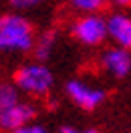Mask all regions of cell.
Listing matches in <instances>:
<instances>
[{"label":"cell","mask_w":131,"mask_h":133,"mask_svg":"<svg viewBox=\"0 0 131 133\" xmlns=\"http://www.w3.org/2000/svg\"><path fill=\"white\" fill-rule=\"evenodd\" d=\"M36 30L34 24L22 12L0 14V52L4 55H24L32 52Z\"/></svg>","instance_id":"cell-1"},{"label":"cell","mask_w":131,"mask_h":133,"mask_svg":"<svg viewBox=\"0 0 131 133\" xmlns=\"http://www.w3.org/2000/svg\"><path fill=\"white\" fill-rule=\"evenodd\" d=\"M12 83L16 85L20 95H26L30 99H47L55 89V73L47 63L28 61L14 71Z\"/></svg>","instance_id":"cell-2"},{"label":"cell","mask_w":131,"mask_h":133,"mask_svg":"<svg viewBox=\"0 0 131 133\" xmlns=\"http://www.w3.org/2000/svg\"><path fill=\"white\" fill-rule=\"evenodd\" d=\"M71 36L83 46L97 49L107 38V16L101 12H91V14H79L71 22Z\"/></svg>","instance_id":"cell-3"},{"label":"cell","mask_w":131,"mask_h":133,"mask_svg":"<svg viewBox=\"0 0 131 133\" xmlns=\"http://www.w3.org/2000/svg\"><path fill=\"white\" fill-rule=\"evenodd\" d=\"M65 93L73 105H77L79 109H85V111L97 109L99 105H103V101L107 97L101 87L87 83L85 79H71L65 85Z\"/></svg>","instance_id":"cell-4"},{"label":"cell","mask_w":131,"mask_h":133,"mask_svg":"<svg viewBox=\"0 0 131 133\" xmlns=\"http://www.w3.org/2000/svg\"><path fill=\"white\" fill-rule=\"evenodd\" d=\"M36 117H38V107L32 101L20 99L0 117V131L12 133L16 129H20V127H24V125L36 121Z\"/></svg>","instance_id":"cell-5"},{"label":"cell","mask_w":131,"mask_h":133,"mask_svg":"<svg viewBox=\"0 0 131 133\" xmlns=\"http://www.w3.org/2000/svg\"><path fill=\"white\" fill-rule=\"evenodd\" d=\"M99 65L109 77L125 79L131 73V50L111 44L107 50H103V55L99 58Z\"/></svg>","instance_id":"cell-6"},{"label":"cell","mask_w":131,"mask_h":133,"mask_svg":"<svg viewBox=\"0 0 131 133\" xmlns=\"http://www.w3.org/2000/svg\"><path fill=\"white\" fill-rule=\"evenodd\" d=\"M107 38L113 46L131 50V14L125 10H113L107 14Z\"/></svg>","instance_id":"cell-7"},{"label":"cell","mask_w":131,"mask_h":133,"mask_svg":"<svg viewBox=\"0 0 131 133\" xmlns=\"http://www.w3.org/2000/svg\"><path fill=\"white\" fill-rule=\"evenodd\" d=\"M57 42H58V34L57 30H42L41 34H36V38H34V46H32V57L34 61H41V63H47L50 57H53V52L57 49Z\"/></svg>","instance_id":"cell-8"},{"label":"cell","mask_w":131,"mask_h":133,"mask_svg":"<svg viewBox=\"0 0 131 133\" xmlns=\"http://www.w3.org/2000/svg\"><path fill=\"white\" fill-rule=\"evenodd\" d=\"M18 101H20V91L16 89V85L12 81L0 79V117Z\"/></svg>","instance_id":"cell-9"},{"label":"cell","mask_w":131,"mask_h":133,"mask_svg":"<svg viewBox=\"0 0 131 133\" xmlns=\"http://www.w3.org/2000/svg\"><path fill=\"white\" fill-rule=\"evenodd\" d=\"M71 2V6H73L79 14H91V12H101V10L105 8L107 0H69Z\"/></svg>","instance_id":"cell-10"},{"label":"cell","mask_w":131,"mask_h":133,"mask_svg":"<svg viewBox=\"0 0 131 133\" xmlns=\"http://www.w3.org/2000/svg\"><path fill=\"white\" fill-rule=\"evenodd\" d=\"M47 0H8V4L16 12H24V10H32V8H38L41 4H44Z\"/></svg>","instance_id":"cell-11"},{"label":"cell","mask_w":131,"mask_h":133,"mask_svg":"<svg viewBox=\"0 0 131 133\" xmlns=\"http://www.w3.org/2000/svg\"><path fill=\"white\" fill-rule=\"evenodd\" d=\"M12 133H50V131H49V129H47L42 123L32 121V123L24 125V127H20V129H16V131H12Z\"/></svg>","instance_id":"cell-12"},{"label":"cell","mask_w":131,"mask_h":133,"mask_svg":"<svg viewBox=\"0 0 131 133\" xmlns=\"http://www.w3.org/2000/svg\"><path fill=\"white\" fill-rule=\"evenodd\" d=\"M58 133H99L93 127H75V125H63Z\"/></svg>","instance_id":"cell-13"},{"label":"cell","mask_w":131,"mask_h":133,"mask_svg":"<svg viewBox=\"0 0 131 133\" xmlns=\"http://www.w3.org/2000/svg\"><path fill=\"white\" fill-rule=\"evenodd\" d=\"M115 10H127L131 8V0H107Z\"/></svg>","instance_id":"cell-14"}]
</instances>
